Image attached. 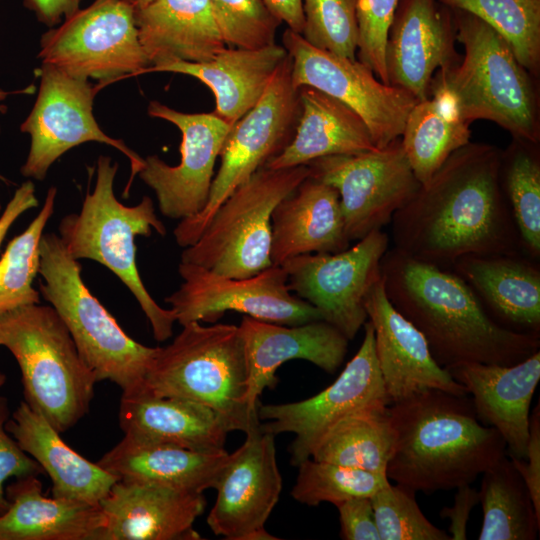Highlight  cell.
Instances as JSON below:
<instances>
[{"instance_id":"603a6c76","label":"cell","mask_w":540,"mask_h":540,"mask_svg":"<svg viewBox=\"0 0 540 540\" xmlns=\"http://www.w3.org/2000/svg\"><path fill=\"white\" fill-rule=\"evenodd\" d=\"M247 367L245 401L257 410L258 397L278 382L275 373L285 362L306 360L333 374L343 363L349 340L324 320L282 325L244 316L238 326Z\"/></svg>"},{"instance_id":"4dcf8cb0","label":"cell","mask_w":540,"mask_h":540,"mask_svg":"<svg viewBox=\"0 0 540 540\" xmlns=\"http://www.w3.org/2000/svg\"><path fill=\"white\" fill-rule=\"evenodd\" d=\"M9 508L0 515V540H100V505L42 494L36 475L16 478L5 492Z\"/></svg>"},{"instance_id":"f35d334b","label":"cell","mask_w":540,"mask_h":540,"mask_svg":"<svg viewBox=\"0 0 540 540\" xmlns=\"http://www.w3.org/2000/svg\"><path fill=\"white\" fill-rule=\"evenodd\" d=\"M56 195L57 189L50 187L37 216L9 241L0 258V314L40 303L33 281L39 273L40 243L54 213Z\"/></svg>"},{"instance_id":"52a82bcc","label":"cell","mask_w":540,"mask_h":540,"mask_svg":"<svg viewBox=\"0 0 540 540\" xmlns=\"http://www.w3.org/2000/svg\"><path fill=\"white\" fill-rule=\"evenodd\" d=\"M0 346L20 367L25 402L55 430L67 431L88 413L98 380L52 306L0 314Z\"/></svg>"},{"instance_id":"2e32d148","label":"cell","mask_w":540,"mask_h":540,"mask_svg":"<svg viewBox=\"0 0 540 540\" xmlns=\"http://www.w3.org/2000/svg\"><path fill=\"white\" fill-rule=\"evenodd\" d=\"M363 326L361 346L330 386L301 401L257 404L262 431L295 435L289 446L291 465L297 467L310 458L322 438L344 417L367 407L389 406L375 352L374 329L369 320Z\"/></svg>"},{"instance_id":"9a60e30c","label":"cell","mask_w":540,"mask_h":540,"mask_svg":"<svg viewBox=\"0 0 540 540\" xmlns=\"http://www.w3.org/2000/svg\"><path fill=\"white\" fill-rule=\"evenodd\" d=\"M178 273L183 282L165 301L181 325L214 322L227 311L282 325L322 320L315 307L289 290L281 265H272L251 277L231 278L180 262Z\"/></svg>"},{"instance_id":"30bf717a","label":"cell","mask_w":540,"mask_h":540,"mask_svg":"<svg viewBox=\"0 0 540 540\" xmlns=\"http://www.w3.org/2000/svg\"><path fill=\"white\" fill-rule=\"evenodd\" d=\"M299 112V93L292 84L287 53L260 99L232 125L204 208L175 227L173 235L180 247L194 244L225 199L288 145Z\"/></svg>"},{"instance_id":"5b68a950","label":"cell","mask_w":540,"mask_h":540,"mask_svg":"<svg viewBox=\"0 0 540 540\" xmlns=\"http://www.w3.org/2000/svg\"><path fill=\"white\" fill-rule=\"evenodd\" d=\"M118 164L105 155L97 159L96 182L87 192L81 210L64 216L58 226L59 237L76 260H94L111 270L136 298L158 342L173 334L176 316L162 308L150 295L136 265L137 235L150 236L152 230L166 234L157 217L153 201L144 196L135 206L122 204L114 194Z\"/></svg>"},{"instance_id":"b9f144b4","label":"cell","mask_w":540,"mask_h":540,"mask_svg":"<svg viewBox=\"0 0 540 540\" xmlns=\"http://www.w3.org/2000/svg\"><path fill=\"white\" fill-rule=\"evenodd\" d=\"M416 493L390 482L371 497L381 540H451L421 511Z\"/></svg>"},{"instance_id":"7dc6e473","label":"cell","mask_w":540,"mask_h":540,"mask_svg":"<svg viewBox=\"0 0 540 540\" xmlns=\"http://www.w3.org/2000/svg\"><path fill=\"white\" fill-rule=\"evenodd\" d=\"M510 460L523 478L531 495L537 516L540 518V409L534 408L529 423V439L524 458Z\"/></svg>"},{"instance_id":"cb8c5ba5","label":"cell","mask_w":540,"mask_h":540,"mask_svg":"<svg viewBox=\"0 0 540 540\" xmlns=\"http://www.w3.org/2000/svg\"><path fill=\"white\" fill-rule=\"evenodd\" d=\"M447 370L472 395L478 420L500 433L511 457L524 458L530 404L540 380V351L510 366L468 362Z\"/></svg>"},{"instance_id":"3957f363","label":"cell","mask_w":540,"mask_h":540,"mask_svg":"<svg viewBox=\"0 0 540 540\" xmlns=\"http://www.w3.org/2000/svg\"><path fill=\"white\" fill-rule=\"evenodd\" d=\"M395 432L386 476L415 493L472 484L506 456L500 433L483 425L467 395L426 390L388 406Z\"/></svg>"},{"instance_id":"816d5d0a","label":"cell","mask_w":540,"mask_h":540,"mask_svg":"<svg viewBox=\"0 0 540 540\" xmlns=\"http://www.w3.org/2000/svg\"><path fill=\"white\" fill-rule=\"evenodd\" d=\"M271 13L287 28L301 34L304 25L303 0H263Z\"/></svg>"},{"instance_id":"11a10c76","label":"cell","mask_w":540,"mask_h":540,"mask_svg":"<svg viewBox=\"0 0 540 540\" xmlns=\"http://www.w3.org/2000/svg\"><path fill=\"white\" fill-rule=\"evenodd\" d=\"M6 377L0 372V387L5 383Z\"/></svg>"},{"instance_id":"8992f818","label":"cell","mask_w":540,"mask_h":540,"mask_svg":"<svg viewBox=\"0 0 540 540\" xmlns=\"http://www.w3.org/2000/svg\"><path fill=\"white\" fill-rule=\"evenodd\" d=\"M165 347H157L142 389L177 397L218 412L232 431L248 432L260 424L257 410L245 401L247 367L239 327L202 326L193 321Z\"/></svg>"},{"instance_id":"d6a6232c","label":"cell","mask_w":540,"mask_h":540,"mask_svg":"<svg viewBox=\"0 0 540 540\" xmlns=\"http://www.w3.org/2000/svg\"><path fill=\"white\" fill-rule=\"evenodd\" d=\"M226 450L198 452L180 446L124 437L97 462L120 479L146 481L203 493L214 489L229 461Z\"/></svg>"},{"instance_id":"60d3db41","label":"cell","mask_w":540,"mask_h":540,"mask_svg":"<svg viewBox=\"0 0 540 540\" xmlns=\"http://www.w3.org/2000/svg\"><path fill=\"white\" fill-rule=\"evenodd\" d=\"M302 38L311 46L356 60L357 0H303Z\"/></svg>"},{"instance_id":"e575fe53","label":"cell","mask_w":540,"mask_h":540,"mask_svg":"<svg viewBox=\"0 0 540 540\" xmlns=\"http://www.w3.org/2000/svg\"><path fill=\"white\" fill-rule=\"evenodd\" d=\"M394 442L388 406L367 407L334 425L310 458L386 475Z\"/></svg>"},{"instance_id":"f6af8a7d","label":"cell","mask_w":540,"mask_h":540,"mask_svg":"<svg viewBox=\"0 0 540 540\" xmlns=\"http://www.w3.org/2000/svg\"><path fill=\"white\" fill-rule=\"evenodd\" d=\"M9 409L7 399L0 396V515L9 508L3 484L9 477H24L42 474V467L23 451L5 428Z\"/></svg>"},{"instance_id":"1f68e13d","label":"cell","mask_w":540,"mask_h":540,"mask_svg":"<svg viewBox=\"0 0 540 540\" xmlns=\"http://www.w3.org/2000/svg\"><path fill=\"white\" fill-rule=\"evenodd\" d=\"M300 112L292 140L265 167L306 165L329 155L376 149L362 118L342 102L309 86L298 89Z\"/></svg>"},{"instance_id":"ac0fdd59","label":"cell","mask_w":540,"mask_h":540,"mask_svg":"<svg viewBox=\"0 0 540 540\" xmlns=\"http://www.w3.org/2000/svg\"><path fill=\"white\" fill-rule=\"evenodd\" d=\"M147 113L179 129L181 158L171 166L149 155L137 175L154 191L162 215L180 220L194 216L208 200L214 166L232 125L213 112L184 113L155 100Z\"/></svg>"},{"instance_id":"ffe728a7","label":"cell","mask_w":540,"mask_h":540,"mask_svg":"<svg viewBox=\"0 0 540 540\" xmlns=\"http://www.w3.org/2000/svg\"><path fill=\"white\" fill-rule=\"evenodd\" d=\"M450 8L438 0H399L385 61L389 83L417 101L429 97L434 73L458 63Z\"/></svg>"},{"instance_id":"d590c367","label":"cell","mask_w":540,"mask_h":540,"mask_svg":"<svg viewBox=\"0 0 540 540\" xmlns=\"http://www.w3.org/2000/svg\"><path fill=\"white\" fill-rule=\"evenodd\" d=\"M479 503L483 524L479 540H536L540 518L528 488L505 456L482 474Z\"/></svg>"},{"instance_id":"7bdbcfd3","label":"cell","mask_w":540,"mask_h":540,"mask_svg":"<svg viewBox=\"0 0 540 540\" xmlns=\"http://www.w3.org/2000/svg\"><path fill=\"white\" fill-rule=\"evenodd\" d=\"M228 47L261 48L275 43L281 22L263 0H209Z\"/></svg>"},{"instance_id":"ba28073f","label":"cell","mask_w":540,"mask_h":540,"mask_svg":"<svg viewBox=\"0 0 540 540\" xmlns=\"http://www.w3.org/2000/svg\"><path fill=\"white\" fill-rule=\"evenodd\" d=\"M39 274L41 295L67 327L97 380H109L122 392L141 388L157 347L145 346L124 332L89 291L81 277V265L55 233L42 236Z\"/></svg>"},{"instance_id":"44dd1931","label":"cell","mask_w":540,"mask_h":540,"mask_svg":"<svg viewBox=\"0 0 540 540\" xmlns=\"http://www.w3.org/2000/svg\"><path fill=\"white\" fill-rule=\"evenodd\" d=\"M364 306L374 329L376 357L390 404L431 389L468 394L437 363L422 333L390 303L382 279L371 288Z\"/></svg>"},{"instance_id":"83f0119b","label":"cell","mask_w":540,"mask_h":540,"mask_svg":"<svg viewBox=\"0 0 540 540\" xmlns=\"http://www.w3.org/2000/svg\"><path fill=\"white\" fill-rule=\"evenodd\" d=\"M135 19L149 67L206 62L226 47L209 0H152Z\"/></svg>"},{"instance_id":"4316f807","label":"cell","mask_w":540,"mask_h":540,"mask_svg":"<svg viewBox=\"0 0 540 540\" xmlns=\"http://www.w3.org/2000/svg\"><path fill=\"white\" fill-rule=\"evenodd\" d=\"M272 265L310 253H338L349 247L339 194L310 175L274 209Z\"/></svg>"},{"instance_id":"8d00e7d4","label":"cell","mask_w":540,"mask_h":540,"mask_svg":"<svg viewBox=\"0 0 540 540\" xmlns=\"http://www.w3.org/2000/svg\"><path fill=\"white\" fill-rule=\"evenodd\" d=\"M500 182L524 251L540 257V154L538 144L513 138L501 153Z\"/></svg>"},{"instance_id":"f5cc1de1","label":"cell","mask_w":540,"mask_h":540,"mask_svg":"<svg viewBox=\"0 0 540 540\" xmlns=\"http://www.w3.org/2000/svg\"><path fill=\"white\" fill-rule=\"evenodd\" d=\"M30 92H32V87H26L24 89L14 90V91L4 90L0 87V112L1 113L6 112L7 106L3 104V101H5L9 96L14 95V94H22V93L26 94ZM0 179L5 181V178L2 175H0ZM0 210H1V202H0Z\"/></svg>"},{"instance_id":"f1b7e54d","label":"cell","mask_w":540,"mask_h":540,"mask_svg":"<svg viewBox=\"0 0 540 540\" xmlns=\"http://www.w3.org/2000/svg\"><path fill=\"white\" fill-rule=\"evenodd\" d=\"M287 51L276 43L261 48L226 46L206 62L175 61L144 73L172 72L192 76L215 96L214 114L233 125L260 99Z\"/></svg>"},{"instance_id":"f907efd6","label":"cell","mask_w":540,"mask_h":540,"mask_svg":"<svg viewBox=\"0 0 540 540\" xmlns=\"http://www.w3.org/2000/svg\"><path fill=\"white\" fill-rule=\"evenodd\" d=\"M36 19L48 28L59 25L65 18L80 9L83 0H22Z\"/></svg>"},{"instance_id":"836d02e7","label":"cell","mask_w":540,"mask_h":540,"mask_svg":"<svg viewBox=\"0 0 540 540\" xmlns=\"http://www.w3.org/2000/svg\"><path fill=\"white\" fill-rule=\"evenodd\" d=\"M470 124L449 97L431 87L429 97L409 112L401 143L414 175L425 184L457 149L470 142Z\"/></svg>"},{"instance_id":"e0dca14e","label":"cell","mask_w":540,"mask_h":540,"mask_svg":"<svg viewBox=\"0 0 540 540\" xmlns=\"http://www.w3.org/2000/svg\"><path fill=\"white\" fill-rule=\"evenodd\" d=\"M389 240L386 232L374 230L338 253L292 257L281 264L288 288L352 340L368 319L365 298L381 279V260Z\"/></svg>"},{"instance_id":"9c48e42d","label":"cell","mask_w":540,"mask_h":540,"mask_svg":"<svg viewBox=\"0 0 540 540\" xmlns=\"http://www.w3.org/2000/svg\"><path fill=\"white\" fill-rule=\"evenodd\" d=\"M307 165L261 167L219 206L181 261L231 278H247L272 266L271 217L275 207L308 176Z\"/></svg>"},{"instance_id":"7a4b0ae2","label":"cell","mask_w":540,"mask_h":540,"mask_svg":"<svg viewBox=\"0 0 540 540\" xmlns=\"http://www.w3.org/2000/svg\"><path fill=\"white\" fill-rule=\"evenodd\" d=\"M381 279L390 303L422 333L432 356L446 369L468 362L510 366L539 351L540 336L496 322L450 268L393 248L381 260Z\"/></svg>"},{"instance_id":"f546056e","label":"cell","mask_w":540,"mask_h":540,"mask_svg":"<svg viewBox=\"0 0 540 540\" xmlns=\"http://www.w3.org/2000/svg\"><path fill=\"white\" fill-rule=\"evenodd\" d=\"M20 448L51 479L53 497L98 505L120 478L69 447L60 433L25 401L5 424Z\"/></svg>"},{"instance_id":"c3c4849f","label":"cell","mask_w":540,"mask_h":540,"mask_svg":"<svg viewBox=\"0 0 540 540\" xmlns=\"http://www.w3.org/2000/svg\"><path fill=\"white\" fill-rule=\"evenodd\" d=\"M479 503V492L465 484L456 488L453 505L444 507L439 515L450 520L449 532L451 540H465L466 527L472 509Z\"/></svg>"},{"instance_id":"d4e9b609","label":"cell","mask_w":540,"mask_h":540,"mask_svg":"<svg viewBox=\"0 0 540 540\" xmlns=\"http://www.w3.org/2000/svg\"><path fill=\"white\" fill-rule=\"evenodd\" d=\"M503 327L540 336V265L525 252L467 255L450 267Z\"/></svg>"},{"instance_id":"277c9868","label":"cell","mask_w":540,"mask_h":540,"mask_svg":"<svg viewBox=\"0 0 540 540\" xmlns=\"http://www.w3.org/2000/svg\"><path fill=\"white\" fill-rule=\"evenodd\" d=\"M451 11L464 57L437 70L430 88L441 89L469 124L489 120L515 139L539 144L538 100L531 74L489 25L466 11Z\"/></svg>"},{"instance_id":"4fadbf2b","label":"cell","mask_w":540,"mask_h":540,"mask_svg":"<svg viewBox=\"0 0 540 540\" xmlns=\"http://www.w3.org/2000/svg\"><path fill=\"white\" fill-rule=\"evenodd\" d=\"M306 165L311 177L337 190L350 242L389 224L421 186L400 138L383 148L324 156Z\"/></svg>"},{"instance_id":"7402d4cb","label":"cell","mask_w":540,"mask_h":540,"mask_svg":"<svg viewBox=\"0 0 540 540\" xmlns=\"http://www.w3.org/2000/svg\"><path fill=\"white\" fill-rule=\"evenodd\" d=\"M104 515L100 540H199L195 520L204 512L203 493L119 479L99 502Z\"/></svg>"},{"instance_id":"5bb4252c","label":"cell","mask_w":540,"mask_h":540,"mask_svg":"<svg viewBox=\"0 0 540 540\" xmlns=\"http://www.w3.org/2000/svg\"><path fill=\"white\" fill-rule=\"evenodd\" d=\"M282 43L291 59L295 89L309 86L348 106L365 122L376 148L401 137L407 116L418 102L413 95L384 84L360 61L311 46L288 28Z\"/></svg>"},{"instance_id":"8fae6325","label":"cell","mask_w":540,"mask_h":540,"mask_svg":"<svg viewBox=\"0 0 540 540\" xmlns=\"http://www.w3.org/2000/svg\"><path fill=\"white\" fill-rule=\"evenodd\" d=\"M37 57L68 76L100 81V88L150 66L135 8L125 0H94L78 9L42 35Z\"/></svg>"},{"instance_id":"ab89813d","label":"cell","mask_w":540,"mask_h":540,"mask_svg":"<svg viewBox=\"0 0 540 540\" xmlns=\"http://www.w3.org/2000/svg\"><path fill=\"white\" fill-rule=\"evenodd\" d=\"M297 467L291 496L308 506H318L323 502L336 505L352 498L371 497L390 482L385 474L312 458Z\"/></svg>"},{"instance_id":"bcb514c9","label":"cell","mask_w":540,"mask_h":540,"mask_svg":"<svg viewBox=\"0 0 540 540\" xmlns=\"http://www.w3.org/2000/svg\"><path fill=\"white\" fill-rule=\"evenodd\" d=\"M340 537L344 540H381L370 497L352 498L335 505Z\"/></svg>"},{"instance_id":"6da1fadb","label":"cell","mask_w":540,"mask_h":540,"mask_svg":"<svg viewBox=\"0 0 540 540\" xmlns=\"http://www.w3.org/2000/svg\"><path fill=\"white\" fill-rule=\"evenodd\" d=\"M501 153L472 142L454 151L393 215V248L443 268L467 255L525 252L501 187Z\"/></svg>"},{"instance_id":"681fc988","label":"cell","mask_w":540,"mask_h":540,"mask_svg":"<svg viewBox=\"0 0 540 540\" xmlns=\"http://www.w3.org/2000/svg\"><path fill=\"white\" fill-rule=\"evenodd\" d=\"M38 204L34 183L31 180L23 182L16 189L0 215V247L17 218L25 211L37 207Z\"/></svg>"},{"instance_id":"484cf974","label":"cell","mask_w":540,"mask_h":540,"mask_svg":"<svg viewBox=\"0 0 540 540\" xmlns=\"http://www.w3.org/2000/svg\"><path fill=\"white\" fill-rule=\"evenodd\" d=\"M119 424L131 438L207 453L224 451L227 421L215 410L183 398L122 392Z\"/></svg>"},{"instance_id":"74e56055","label":"cell","mask_w":540,"mask_h":540,"mask_svg":"<svg viewBox=\"0 0 540 540\" xmlns=\"http://www.w3.org/2000/svg\"><path fill=\"white\" fill-rule=\"evenodd\" d=\"M466 11L494 29L534 77L540 65V0H438Z\"/></svg>"},{"instance_id":"db71d44e","label":"cell","mask_w":540,"mask_h":540,"mask_svg":"<svg viewBox=\"0 0 540 540\" xmlns=\"http://www.w3.org/2000/svg\"><path fill=\"white\" fill-rule=\"evenodd\" d=\"M129 4H131L135 9H139L148 3H150L152 0H125Z\"/></svg>"},{"instance_id":"d6986e66","label":"cell","mask_w":540,"mask_h":540,"mask_svg":"<svg viewBox=\"0 0 540 540\" xmlns=\"http://www.w3.org/2000/svg\"><path fill=\"white\" fill-rule=\"evenodd\" d=\"M259 425L230 453L214 488L217 498L206 521L215 535L227 540L279 539L265 529L282 490L275 435Z\"/></svg>"},{"instance_id":"7c38bea8","label":"cell","mask_w":540,"mask_h":540,"mask_svg":"<svg viewBox=\"0 0 540 540\" xmlns=\"http://www.w3.org/2000/svg\"><path fill=\"white\" fill-rule=\"evenodd\" d=\"M37 72L40 78L37 98L20 125V131L31 139L21 174L42 181L54 162L70 149L87 142L103 143L119 150L130 161L131 175L123 193L127 197L144 158L100 128L93 114L99 86L46 64H41Z\"/></svg>"},{"instance_id":"ee69618b","label":"cell","mask_w":540,"mask_h":540,"mask_svg":"<svg viewBox=\"0 0 540 540\" xmlns=\"http://www.w3.org/2000/svg\"><path fill=\"white\" fill-rule=\"evenodd\" d=\"M398 2L399 0H357L358 58L384 84H390L385 49Z\"/></svg>"}]
</instances>
